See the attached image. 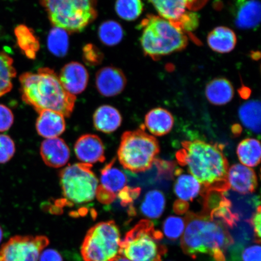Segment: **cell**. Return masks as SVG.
Returning <instances> with one entry per match:
<instances>
[{"label": "cell", "instance_id": "obj_1", "mask_svg": "<svg viewBox=\"0 0 261 261\" xmlns=\"http://www.w3.org/2000/svg\"><path fill=\"white\" fill-rule=\"evenodd\" d=\"M176 153L179 165L185 166L201 185V195L225 192L230 189L227 181L228 163L223 146L201 140L185 141Z\"/></svg>", "mask_w": 261, "mask_h": 261}, {"label": "cell", "instance_id": "obj_2", "mask_svg": "<svg viewBox=\"0 0 261 261\" xmlns=\"http://www.w3.org/2000/svg\"><path fill=\"white\" fill-rule=\"evenodd\" d=\"M184 220L181 246L186 254L193 259L205 255L211 257V261L226 260L234 241L224 224L203 213L188 212Z\"/></svg>", "mask_w": 261, "mask_h": 261}, {"label": "cell", "instance_id": "obj_3", "mask_svg": "<svg viewBox=\"0 0 261 261\" xmlns=\"http://www.w3.org/2000/svg\"><path fill=\"white\" fill-rule=\"evenodd\" d=\"M22 99L37 112L52 110L65 117L71 116L76 96L68 93L59 77L50 68H40L37 72H27L19 77Z\"/></svg>", "mask_w": 261, "mask_h": 261}, {"label": "cell", "instance_id": "obj_4", "mask_svg": "<svg viewBox=\"0 0 261 261\" xmlns=\"http://www.w3.org/2000/svg\"><path fill=\"white\" fill-rule=\"evenodd\" d=\"M139 28L142 30L140 37L142 50L154 60L184 50L188 44L185 33L161 16L147 15Z\"/></svg>", "mask_w": 261, "mask_h": 261}, {"label": "cell", "instance_id": "obj_5", "mask_svg": "<svg viewBox=\"0 0 261 261\" xmlns=\"http://www.w3.org/2000/svg\"><path fill=\"white\" fill-rule=\"evenodd\" d=\"M54 27L81 32L97 16V0H40Z\"/></svg>", "mask_w": 261, "mask_h": 261}, {"label": "cell", "instance_id": "obj_6", "mask_svg": "<svg viewBox=\"0 0 261 261\" xmlns=\"http://www.w3.org/2000/svg\"><path fill=\"white\" fill-rule=\"evenodd\" d=\"M163 237L151 221L142 220L120 241L119 254L130 261H162L167 252Z\"/></svg>", "mask_w": 261, "mask_h": 261}, {"label": "cell", "instance_id": "obj_7", "mask_svg": "<svg viewBox=\"0 0 261 261\" xmlns=\"http://www.w3.org/2000/svg\"><path fill=\"white\" fill-rule=\"evenodd\" d=\"M145 126L123 134L117 156L123 167L133 172H145L152 167L160 152L158 140L145 132Z\"/></svg>", "mask_w": 261, "mask_h": 261}, {"label": "cell", "instance_id": "obj_8", "mask_svg": "<svg viewBox=\"0 0 261 261\" xmlns=\"http://www.w3.org/2000/svg\"><path fill=\"white\" fill-rule=\"evenodd\" d=\"M120 234L114 221L101 222L88 231L81 247L84 261H113L119 255Z\"/></svg>", "mask_w": 261, "mask_h": 261}, {"label": "cell", "instance_id": "obj_9", "mask_svg": "<svg viewBox=\"0 0 261 261\" xmlns=\"http://www.w3.org/2000/svg\"><path fill=\"white\" fill-rule=\"evenodd\" d=\"M91 168L92 165L76 163L61 171V185L67 203L84 204L94 200L99 185Z\"/></svg>", "mask_w": 261, "mask_h": 261}, {"label": "cell", "instance_id": "obj_10", "mask_svg": "<svg viewBox=\"0 0 261 261\" xmlns=\"http://www.w3.org/2000/svg\"><path fill=\"white\" fill-rule=\"evenodd\" d=\"M49 244L44 236H15L0 249V261H38Z\"/></svg>", "mask_w": 261, "mask_h": 261}, {"label": "cell", "instance_id": "obj_11", "mask_svg": "<svg viewBox=\"0 0 261 261\" xmlns=\"http://www.w3.org/2000/svg\"><path fill=\"white\" fill-rule=\"evenodd\" d=\"M203 198V211L212 219L221 222L227 227L237 226L239 215L231 210V202L225 197L224 192L212 191L202 195Z\"/></svg>", "mask_w": 261, "mask_h": 261}, {"label": "cell", "instance_id": "obj_12", "mask_svg": "<svg viewBox=\"0 0 261 261\" xmlns=\"http://www.w3.org/2000/svg\"><path fill=\"white\" fill-rule=\"evenodd\" d=\"M234 24L243 30H254L260 22L259 0H234L230 9Z\"/></svg>", "mask_w": 261, "mask_h": 261}, {"label": "cell", "instance_id": "obj_13", "mask_svg": "<svg viewBox=\"0 0 261 261\" xmlns=\"http://www.w3.org/2000/svg\"><path fill=\"white\" fill-rule=\"evenodd\" d=\"M161 17L171 22L176 21L186 12L201 8L208 0H148Z\"/></svg>", "mask_w": 261, "mask_h": 261}, {"label": "cell", "instance_id": "obj_14", "mask_svg": "<svg viewBox=\"0 0 261 261\" xmlns=\"http://www.w3.org/2000/svg\"><path fill=\"white\" fill-rule=\"evenodd\" d=\"M58 77L64 89L74 96L86 89L89 80L86 68L77 62L64 65Z\"/></svg>", "mask_w": 261, "mask_h": 261}, {"label": "cell", "instance_id": "obj_15", "mask_svg": "<svg viewBox=\"0 0 261 261\" xmlns=\"http://www.w3.org/2000/svg\"><path fill=\"white\" fill-rule=\"evenodd\" d=\"M96 85L98 91L102 96L113 97L118 95L125 89L126 78L118 68L103 67L96 73Z\"/></svg>", "mask_w": 261, "mask_h": 261}, {"label": "cell", "instance_id": "obj_16", "mask_svg": "<svg viewBox=\"0 0 261 261\" xmlns=\"http://www.w3.org/2000/svg\"><path fill=\"white\" fill-rule=\"evenodd\" d=\"M74 152L82 163L92 165L105 161V153L102 140L94 135L81 137L74 145Z\"/></svg>", "mask_w": 261, "mask_h": 261}, {"label": "cell", "instance_id": "obj_17", "mask_svg": "<svg viewBox=\"0 0 261 261\" xmlns=\"http://www.w3.org/2000/svg\"><path fill=\"white\" fill-rule=\"evenodd\" d=\"M227 181L230 188L241 194H252L257 187L256 173L252 168L241 164L228 168Z\"/></svg>", "mask_w": 261, "mask_h": 261}, {"label": "cell", "instance_id": "obj_18", "mask_svg": "<svg viewBox=\"0 0 261 261\" xmlns=\"http://www.w3.org/2000/svg\"><path fill=\"white\" fill-rule=\"evenodd\" d=\"M40 154L44 162L51 168H61L69 161L70 149L63 139H47L42 142Z\"/></svg>", "mask_w": 261, "mask_h": 261}, {"label": "cell", "instance_id": "obj_19", "mask_svg": "<svg viewBox=\"0 0 261 261\" xmlns=\"http://www.w3.org/2000/svg\"><path fill=\"white\" fill-rule=\"evenodd\" d=\"M36 128L39 135L47 139L58 138L65 130V122L63 114L52 110L39 112Z\"/></svg>", "mask_w": 261, "mask_h": 261}, {"label": "cell", "instance_id": "obj_20", "mask_svg": "<svg viewBox=\"0 0 261 261\" xmlns=\"http://www.w3.org/2000/svg\"><path fill=\"white\" fill-rule=\"evenodd\" d=\"M174 119L171 113L162 108H156L146 114L145 127L152 135L163 136L171 132Z\"/></svg>", "mask_w": 261, "mask_h": 261}, {"label": "cell", "instance_id": "obj_21", "mask_svg": "<svg viewBox=\"0 0 261 261\" xmlns=\"http://www.w3.org/2000/svg\"><path fill=\"white\" fill-rule=\"evenodd\" d=\"M205 94L208 102L215 106H221L232 100L234 89L232 84L226 78L217 77L206 85Z\"/></svg>", "mask_w": 261, "mask_h": 261}, {"label": "cell", "instance_id": "obj_22", "mask_svg": "<svg viewBox=\"0 0 261 261\" xmlns=\"http://www.w3.org/2000/svg\"><path fill=\"white\" fill-rule=\"evenodd\" d=\"M237 38L231 29L225 26L215 28L207 36V44L218 54L230 53L236 47Z\"/></svg>", "mask_w": 261, "mask_h": 261}, {"label": "cell", "instance_id": "obj_23", "mask_svg": "<svg viewBox=\"0 0 261 261\" xmlns=\"http://www.w3.org/2000/svg\"><path fill=\"white\" fill-rule=\"evenodd\" d=\"M121 114L115 108L102 106L98 108L93 116V123L96 129L105 133H112L121 125Z\"/></svg>", "mask_w": 261, "mask_h": 261}, {"label": "cell", "instance_id": "obj_24", "mask_svg": "<svg viewBox=\"0 0 261 261\" xmlns=\"http://www.w3.org/2000/svg\"><path fill=\"white\" fill-rule=\"evenodd\" d=\"M177 176L174 185L175 194L179 200L189 201L200 194L201 185L193 176L184 174L181 169H177L175 172Z\"/></svg>", "mask_w": 261, "mask_h": 261}, {"label": "cell", "instance_id": "obj_25", "mask_svg": "<svg viewBox=\"0 0 261 261\" xmlns=\"http://www.w3.org/2000/svg\"><path fill=\"white\" fill-rule=\"evenodd\" d=\"M260 242H234L228 248L225 261H260Z\"/></svg>", "mask_w": 261, "mask_h": 261}, {"label": "cell", "instance_id": "obj_26", "mask_svg": "<svg viewBox=\"0 0 261 261\" xmlns=\"http://www.w3.org/2000/svg\"><path fill=\"white\" fill-rule=\"evenodd\" d=\"M16 42L25 56L34 60L40 48V41L33 29L24 24L18 25L15 29Z\"/></svg>", "mask_w": 261, "mask_h": 261}, {"label": "cell", "instance_id": "obj_27", "mask_svg": "<svg viewBox=\"0 0 261 261\" xmlns=\"http://www.w3.org/2000/svg\"><path fill=\"white\" fill-rule=\"evenodd\" d=\"M114 162L115 160L107 165L101 171L100 186L117 195L126 187L127 178L122 171L114 167Z\"/></svg>", "mask_w": 261, "mask_h": 261}, {"label": "cell", "instance_id": "obj_28", "mask_svg": "<svg viewBox=\"0 0 261 261\" xmlns=\"http://www.w3.org/2000/svg\"><path fill=\"white\" fill-rule=\"evenodd\" d=\"M241 122L246 128L259 135L260 132V102L252 100L245 102L238 110Z\"/></svg>", "mask_w": 261, "mask_h": 261}, {"label": "cell", "instance_id": "obj_29", "mask_svg": "<svg viewBox=\"0 0 261 261\" xmlns=\"http://www.w3.org/2000/svg\"><path fill=\"white\" fill-rule=\"evenodd\" d=\"M237 155L240 161L247 167H254L260 161L261 148L259 140L248 138L239 143Z\"/></svg>", "mask_w": 261, "mask_h": 261}, {"label": "cell", "instance_id": "obj_30", "mask_svg": "<svg viewBox=\"0 0 261 261\" xmlns=\"http://www.w3.org/2000/svg\"><path fill=\"white\" fill-rule=\"evenodd\" d=\"M165 205V197L162 192L158 190H152L145 195L140 210L147 218L156 219L162 216Z\"/></svg>", "mask_w": 261, "mask_h": 261}, {"label": "cell", "instance_id": "obj_31", "mask_svg": "<svg viewBox=\"0 0 261 261\" xmlns=\"http://www.w3.org/2000/svg\"><path fill=\"white\" fill-rule=\"evenodd\" d=\"M12 58L5 52L0 51V97L8 93L12 89V81L16 71Z\"/></svg>", "mask_w": 261, "mask_h": 261}, {"label": "cell", "instance_id": "obj_32", "mask_svg": "<svg viewBox=\"0 0 261 261\" xmlns=\"http://www.w3.org/2000/svg\"><path fill=\"white\" fill-rule=\"evenodd\" d=\"M47 46L48 50L55 56L64 57L67 54L69 46L68 32L64 29L54 27L49 32Z\"/></svg>", "mask_w": 261, "mask_h": 261}, {"label": "cell", "instance_id": "obj_33", "mask_svg": "<svg viewBox=\"0 0 261 261\" xmlns=\"http://www.w3.org/2000/svg\"><path fill=\"white\" fill-rule=\"evenodd\" d=\"M98 35L103 44L114 46L121 42L124 32L119 22L109 20L101 24L98 30Z\"/></svg>", "mask_w": 261, "mask_h": 261}, {"label": "cell", "instance_id": "obj_34", "mask_svg": "<svg viewBox=\"0 0 261 261\" xmlns=\"http://www.w3.org/2000/svg\"><path fill=\"white\" fill-rule=\"evenodd\" d=\"M115 9L120 18L132 21L142 14L143 3L142 0H116Z\"/></svg>", "mask_w": 261, "mask_h": 261}, {"label": "cell", "instance_id": "obj_35", "mask_svg": "<svg viewBox=\"0 0 261 261\" xmlns=\"http://www.w3.org/2000/svg\"><path fill=\"white\" fill-rule=\"evenodd\" d=\"M163 227L166 237L172 241L177 240L184 232L185 220L178 217H169L165 221Z\"/></svg>", "mask_w": 261, "mask_h": 261}, {"label": "cell", "instance_id": "obj_36", "mask_svg": "<svg viewBox=\"0 0 261 261\" xmlns=\"http://www.w3.org/2000/svg\"><path fill=\"white\" fill-rule=\"evenodd\" d=\"M199 16L194 11H188L182 15L178 20L172 22L176 28L184 33L191 32L196 30L199 25Z\"/></svg>", "mask_w": 261, "mask_h": 261}, {"label": "cell", "instance_id": "obj_37", "mask_svg": "<svg viewBox=\"0 0 261 261\" xmlns=\"http://www.w3.org/2000/svg\"><path fill=\"white\" fill-rule=\"evenodd\" d=\"M83 58L86 64L96 66L102 63L103 54L95 45L87 44L83 49Z\"/></svg>", "mask_w": 261, "mask_h": 261}, {"label": "cell", "instance_id": "obj_38", "mask_svg": "<svg viewBox=\"0 0 261 261\" xmlns=\"http://www.w3.org/2000/svg\"><path fill=\"white\" fill-rule=\"evenodd\" d=\"M15 152V146L13 140L8 135H0V163L9 161Z\"/></svg>", "mask_w": 261, "mask_h": 261}, {"label": "cell", "instance_id": "obj_39", "mask_svg": "<svg viewBox=\"0 0 261 261\" xmlns=\"http://www.w3.org/2000/svg\"><path fill=\"white\" fill-rule=\"evenodd\" d=\"M141 189L140 188H130L126 187L119 192L118 197L121 201V204L125 207L130 205L132 207L133 201L136 200L139 197Z\"/></svg>", "mask_w": 261, "mask_h": 261}, {"label": "cell", "instance_id": "obj_40", "mask_svg": "<svg viewBox=\"0 0 261 261\" xmlns=\"http://www.w3.org/2000/svg\"><path fill=\"white\" fill-rule=\"evenodd\" d=\"M14 117L8 107L0 104V132L8 130L14 123Z\"/></svg>", "mask_w": 261, "mask_h": 261}, {"label": "cell", "instance_id": "obj_41", "mask_svg": "<svg viewBox=\"0 0 261 261\" xmlns=\"http://www.w3.org/2000/svg\"><path fill=\"white\" fill-rule=\"evenodd\" d=\"M260 205L256 208L255 213L252 218L248 220V223L253 228L254 238L257 241H260Z\"/></svg>", "mask_w": 261, "mask_h": 261}, {"label": "cell", "instance_id": "obj_42", "mask_svg": "<svg viewBox=\"0 0 261 261\" xmlns=\"http://www.w3.org/2000/svg\"><path fill=\"white\" fill-rule=\"evenodd\" d=\"M96 197L101 203L109 204L115 200L117 195L104 189L102 186H98Z\"/></svg>", "mask_w": 261, "mask_h": 261}, {"label": "cell", "instance_id": "obj_43", "mask_svg": "<svg viewBox=\"0 0 261 261\" xmlns=\"http://www.w3.org/2000/svg\"><path fill=\"white\" fill-rule=\"evenodd\" d=\"M40 261H63V259L57 251L48 249L41 254Z\"/></svg>", "mask_w": 261, "mask_h": 261}, {"label": "cell", "instance_id": "obj_44", "mask_svg": "<svg viewBox=\"0 0 261 261\" xmlns=\"http://www.w3.org/2000/svg\"><path fill=\"white\" fill-rule=\"evenodd\" d=\"M189 204L187 201L177 200L175 201L173 210L175 214L182 215L187 213L189 210Z\"/></svg>", "mask_w": 261, "mask_h": 261}, {"label": "cell", "instance_id": "obj_45", "mask_svg": "<svg viewBox=\"0 0 261 261\" xmlns=\"http://www.w3.org/2000/svg\"><path fill=\"white\" fill-rule=\"evenodd\" d=\"M241 128L240 125H233L232 130L234 135H239L241 133Z\"/></svg>", "mask_w": 261, "mask_h": 261}, {"label": "cell", "instance_id": "obj_46", "mask_svg": "<svg viewBox=\"0 0 261 261\" xmlns=\"http://www.w3.org/2000/svg\"><path fill=\"white\" fill-rule=\"evenodd\" d=\"M113 261H130L128 259L126 258L125 257H124L119 254V256H117L115 259H114Z\"/></svg>", "mask_w": 261, "mask_h": 261}, {"label": "cell", "instance_id": "obj_47", "mask_svg": "<svg viewBox=\"0 0 261 261\" xmlns=\"http://www.w3.org/2000/svg\"><path fill=\"white\" fill-rule=\"evenodd\" d=\"M3 237V231L1 227H0V243L2 241Z\"/></svg>", "mask_w": 261, "mask_h": 261}]
</instances>
